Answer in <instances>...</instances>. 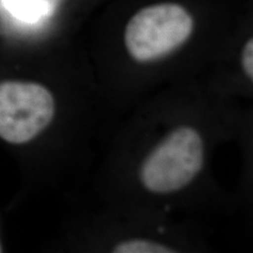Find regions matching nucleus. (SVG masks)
<instances>
[{
	"instance_id": "1",
	"label": "nucleus",
	"mask_w": 253,
	"mask_h": 253,
	"mask_svg": "<svg viewBox=\"0 0 253 253\" xmlns=\"http://www.w3.org/2000/svg\"><path fill=\"white\" fill-rule=\"evenodd\" d=\"M204 161L205 148L199 132L191 126H179L147 156L140 178L151 192L171 193L188 186L202 170Z\"/></svg>"
},
{
	"instance_id": "2",
	"label": "nucleus",
	"mask_w": 253,
	"mask_h": 253,
	"mask_svg": "<svg viewBox=\"0 0 253 253\" xmlns=\"http://www.w3.org/2000/svg\"><path fill=\"white\" fill-rule=\"evenodd\" d=\"M192 20L176 4H161L140 10L128 22L125 44L141 62L158 59L182 45L190 37Z\"/></svg>"
},
{
	"instance_id": "3",
	"label": "nucleus",
	"mask_w": 253,
	"mask_h": 253,
	"mask_svg": "<svg viewBox=\"0 0 253 253\" xmlns=\"http://www.w3.org/2000/svg\"><path fill=\"white\" fill-rule=\"evenodd\" d=\"M54 116V100L43 85L31 82L0 83V138L25 144L45 129Z\"/></svg>"
},
{
	"instance_id": "4",
	"label": "nucleus",
	"mask_w": 253,
	"mask_h": 253,
	"mask_svg": "<svg viewBox=\"0 0 253 253\" xmlns=\"http://www.w3.org/2000/svg\"><path fill=\"white\" fill-rule=\"evenodd\" d=\"M6 6L14 16L26 21H35L49 9L46 0H6Z\"/></svg>"
},
{
	"instance_id": "5",
	"label": "nucleus",
	"mask_w": 253,
	"mask_h": 253,
	"mask_svg": "<svg viewBox=\"0 0 253 253\" xmlns=\"http://www.w3.org/2000/svg\"><path fill=\"white\" fill-rule=\"evenodd\" d=\"M115 253H173L174 250L166 246L145 239H130L117 245Z\"/></svg>"
},
{
	"instance_id": "6",
	"label": "nucleus",
	"mask_w": 253,
	"mask_h": 253,
	"mask_svg": "<svg viewBox=\"0 0 253 253\" xmlns=\"http://www.w3.org/2000/svg\"><path fill=\"white\" fill-rule=\"evenodd\" d=\"M242 64L246 74L253 80V41L250 40L244 47L242 53Z\"/></svg>"
}]
</instances>
